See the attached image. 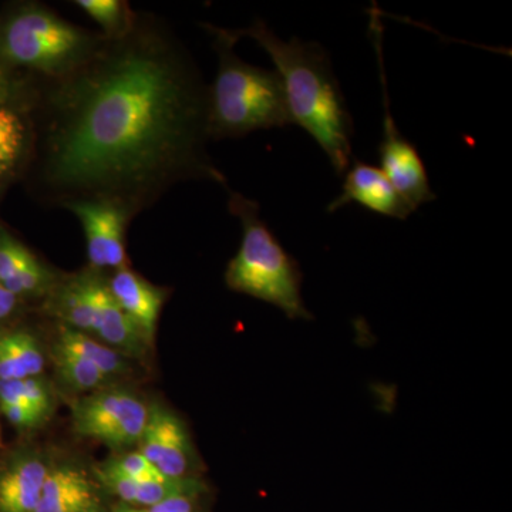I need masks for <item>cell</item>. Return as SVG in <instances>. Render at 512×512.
Returning a JSON list of instances; mask_svg holds the SVG:
<instances>
[{"label":"cell","instance_id":"obj_1","mask_svg":"<svg viewBox=\"0 0 512 512\" xmlns=\"http://www.w3.org/2000/svg\"><path fill=\"white\" fill-rule=\"evenodd\" d=\"M32 148L26 177L46 207L109 202L137 217L188 181L229 190L208 154V86L173 29L151 13L103 37L56 79L19 77Z\"/></svg>","mask_w":512,"mask_h":512},{"label":"cell","instance_id":"obj_2","mask_svg":"<svg viewBox=\"0 0 512 512\" xmlns=\"http://www.w3.org/2000/svg\"><path fill=\"white\" fill-rule=\"evenodd\" d=\"M225 32L235 43L241 37L255 40L271 57L284 83L292 124L319 144L336 173L345 174L353 158V119L329 53L319 43L281 39L261 19L248 28Z\"/></svg>","mask_w":512,"mask_h":512},{"label":"cell","instance_id":"obj_3","mask_svg":"<svg viewBox=\"0 0 512 512\" xmlns=\"http://www.w3.org/2000/svg\"><path fill=\"white\" fill-rule=\"evenodd\" d=\"M214 35L218 70L208 86V134L211 141L248 136L292 124L284 83L276 70L239 59L225 29L204 25Z\"/></svg>","mask_w":512,"mask_h":512},{"label":"cell","instance_id":"obj_4","mask_svg":"<svg viewBox=\"0 0 512 512\" xmlns=\"http://www.w3.org/2000/svg\"><path fill=\"white\" fill-rule=\"evenodd\" d=\"M227 191L229 212L241 221L242 241L225 271V284L231 291L271 303L289 319L312 320L302 298L298 262L262 220L258 202Z\"/></svg>","mask_w":512,"mask_h":512},{"label":"cell","instance_id":"obj_5","mask_svg":"<svg viewBox=\"0 0 512 512\" xmlns=\"http://www.w3.org/2000/svg\"><path fill=\"white\" fill-rule=\"evenodd\" d=\"M103 37L42 3H22L0 22V66L23 79H56L86 62Z\"/></svg>","mask_w":512,"mask_h":512},{"label":"cell","instance_id":"obj_6","mask_svg":"<svg viewBox=\"0 0 512 512\" xmlns=\"http://www.w3.org/2000/svg\"><path fill=\"white\" fill-rule=\"evenodd\" d=\"M380 10L375 6L370 9V33L375 46L377 66H379L380 86L383 93V137L380 141V164L397 192L416 212L421 205L436 200V194L431 190L426 164L419 150L412 141L403 136L397 127L392 110H390L389 92H387L386 70L383 60V26L380 22Z\"/></svg>","mask_w":512,"mask_h":512},{"label":"cell","instance_id":"obj_7","mask_svg":"<svg viewBox=\"0 0 512 512\" xmlns=\"http://www.w3.org/2000/svg\"><path fill=\"white\" fill-rule=\"evenodd\" d=\"M150 409L136 394L123 389H100L72 406L73 427L116 450L136 446L146 430Z\"/></svg>","mask_w":512,"mask_h":512},{"label":"cell","instance_id":"obj_8","mask_svg":"<svg viewBox=\"0 0 512 512\" xmlns=\"http://www.w3.org/2000/svg\"><path fill=\"white\" fill-rule=\"evenodd\" d=\"M64 210L82 224L90 269L103 274L106 269L117 271L127 266L126 231L133 221L127 211L100 201L74 202Z\"/></svg>","mask_w":512,"mask_h":512},{"label":"cell","instance_id":"obj_9","mask_svg":"<svg viewBox=\"0 0 512 512\" xmlns=\"http://www.w3.org/2000/svg\"><path fill=\"white\" fill-rule=\"evenodd\" d=\"M140 453L167 478L198 477V461L183 421L161 406L150 409Z\"/></svg>","mask_w":512,"mask_h":512},{"label":"cell","instance_id":"obj_10","mask_svg":"<svg viewBox=\"0 0 512 512\" xmlns=\"http://www.w3.org/2000/svg\"><path fill=\"white\" fill-rule=\"evenodd\" d=\"M352 202L394 220H407L413 214L382 168L356 158H353V165H349L346 170L342 191L330 202L328 212L332 214Z\"/></svg>","mask_w":512,"mask_h":512},{"label":"cell","instance_id":"obj_11","mask_svg":"<svg viewBox=\"0 0 512 512\" xmlns=\"http://www.w3.org/2000/svg\"><path fill=\"white\" fill-rule=\"evenodd\" d=\"M55 272L26 245L0 229V285L25 299L47 298L59 284Z\"/></svg>","mask_w":512,"mask_h":512},{"label":"cell","instance_id":"obj_12","mask_svg":"<svg viewBox=\"0 0 512 512\" xmlns=\"http://www.w3.org/2000/svg\"><path fill=\"white\" fill-rule=\"evenodd\" d=\"M52 466L37 450L13 453L0 467V512H35Z\"/></svg>","mask_w":512,"mask_h":512},{"label":"cell","instance_id":"obj_13","mask_svg":"<svg viewBox=\"0 0 512 512\" xmlns=\"http://www.w3.org/2000/svg\"><path fill=\"white\" fill-rule=\"evenodd\" d=\"M107 285L121 311L126 313L144 340L151 345L165 302L164 289L150 284L128 265L113 271L107 278Z\"/></svg>","mask_w":512,"mask_h":512},{"label":"cell","instance_id":"obj_14","mask_svg":"<svg viewBox=\"0 0 512 512\" xmlns=\"http://www.w3.org/2000/svg\"><path fill=\"white\" fill-rule=\"evenodd\" d=\"M35 512H97L89 474L74 463L52 466Z\"/></svg>","mask_w":512,"mask_h":512},{"label":"cell","instance_id":"obj_15","mask_svg":"<svg viewBox=\"0 0 512 512\" xmlns=\"http://www.w3.org/2000/svg\"><path fill=\"white\" fill-rule=\"evenodd\" d=\"M32 131L28 113L18 93L0 103V190L28 167Z\"/></svg>","mask_w":512,"mask_h":512},{"label":"cell","instance_id":"obj_16","mask_svg":"<svg viewBox=\"0 0 512 512\" xmlns=\"http://www.w3.org/2000/svg\"><path fill=\"white\" fill-rule=\"evenodd\" d=\"M94 335L101 343L126 357L143 356L150 346L134 323L128 319L126 313L117 305L104 275H101L97 282L92 336Z\"/></svg>","mask_w":512,"mask_h":512},{"label":"cell","instance_id":"obj_17","mask_svg":"<svg viewBox=\"0 0 512 512\" xmlns=\"http://www.w3.org/2000/svg\"><path fill=\"white\" fill-rule=\"evenodd\" d=\"M96 474L101 485L119 497L121 503L141 508L153 507L177 495L202 494L208 491L207 484L200 477L178 478V480L168 478L163 481L138 483L104 468H99Z\"/></svg>","mask_w":512,"mask_h":512},{"label":"cell","instance_id":"obj_18","mask_svg":"<svg viewBox=\"0 0 512 512\" xmlns=\"http://www.w3.org/2000/svg\"><path fill=\"white\" fill-rule=\"evenodd\" d=\"M43 369L45 355L32 333L22 329L0 333V382L37 377Z\"/></svg>","mask_w":512,"mask_h":512},{"label":"cell","instance_id":"obj_19","mask_svg":"<svg viewBox=\"0 0 512 512\" xmlns=\"http://www.w3.org/2000/svg\"><path fill=\"white\" fill-rule=\"evenodd\" d=\"M56 345L69 350L74 355L83 357L87 362L99 367L104 375L116 377L128 372L127 357L92 338L67 326L60 325L57 329Z\"/></svg>","mask_w":512,"mask_h":512},{"label":"cell","instance_id":"obj_20","mask_svg":"<svg viewBox=\"0 0 512 512\" xmlns=\"http://www.w3.org/2000/svg\"><path fill=\"white\" fill-rule=\"evenodd\" d=\"M52 359L57 376L69 389L76 392H96L107 386L110 377L104 375L99 367L87 362L83 357L74 355L69 350L53 345Z\"/></svg>","mask_w":512,"mask_h":512},{"label":"cell","instance_id":"obj_21","mask_svg":"<svg viewBox=\"0 0 512 512\" xmlns=\"http://www.w3.org/2000/svg\"><path fill=\"white\" fill-rule=\"evenodd\" d=\"M77 6L100 26L101 35H123L136 18V10L123 0H76Z\"/></svg>","mask_w":512,"mask_h":512},{"label":"cell","instance_id":"obj_22","mask_svg":"<svg viewBox=\"0 0 512 512\" xmlns=\"http://www.w3.org/2000/svg\"><path fill=\"white\" fill-rule=\"evenodd\" d=\"M104 470L113 471L138 483H151V481L168 480L163 474L158 473L157 468L147 460L140 451L136 453H124L107 460L103 464Z\"/></svg>","mask_w":512,"mask_h":512},{"label":"cell","instance_id":"obj_23","mask_svg":"<svg viewBox=\"0 0 512 512\" xmlns=\"http://www.w3.org/2000/svg\"><path fill=\"white\" fill-rule=\"evenodd\" d=\"M18 387L22 396L25 397L29 406L43 420H47L53 412L55 402H53L52 390L49 384L42 379V377H29V379L18 380Z\"/></svg>","mask_w":512,"mask_h":512},{"label":"cell","instance_id":"obj_24","mask_svg":"<svg viewBox=\"0 0 512 512\" xmlns=\"http://www.w3.org/2000/svg\"><path fill=\"white\" fill-rule=\"evenodd\" d=\"M0 412L20 430L36 429L45 421L26 404L19 402H0Z\"/></svg>","mask_w":512,"mask_h":512},{"label":"cell","instance_id":"obj_25","mask_svg":"<svg viewBox=\"0 0 512 512\" xmlns=\"http://www.w3.org/2000/svg\"><path fill=\"white\" fill-rule=\"evenodd\" d=\"M205 494L207 493L177 495L146 510L148 512H202L200 500Z\"/></svg>","mask_w":512,"mask_h":512},{"label":"cell","instance_id":"obj_26","mask_svg":"<svg viewBox=\"0 0 512 512\" xmlns=\"http://www.w3.org/2000/svg\"><path fill=\"white\" fill-rule=\"evenodd\" d=\"M20 299L0 285V326L5 325L18 312Z\"/></svg>","mask_w":512,"mask_h":512},{"label":"cell","instance_id":"obj_27","mask_svg":"<svg viewBox=\"0 0 512 512\" xmlns=\"http://www.w3.org/2000/svg\"><path fill=\"white\" fill-rule=\"evenodd\" d=\"M19 77L0 66V103H5L18 93Z\"/></svg>","mask_w":512,"mask_h":512},{"label":"cell","instance_id":"obj_28","mask_svg":"<svg viewBox=\"0 0 512 512\" xmlns=\"http://www.w3.org/2000/svg\"><path fill=\"white\" fill-rule=\"evenodd\" d=\"M113 512H148L146 508L136 507V505L117 504L116 507L113 508Z\"/></svg>","mask_w":512,"mask_h":512}]
</instances>
